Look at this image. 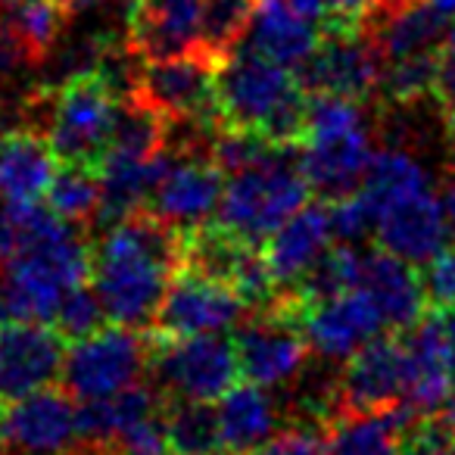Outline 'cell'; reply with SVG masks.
I'll return each instance as SVG.
<instances>
[{"mask_svg":"<svg viewBox=\"0 0 455 455\" xmlns=\"http://www.w3.org/2000/svg\"><path fill=\"white\" fill-rule=\"evenodd\" d=\"M209 455H235V452H221V449H219V452H209Z\"/></svg>","mask_w":455,"mask_h":455,"instance_id":"obj_50","label":"cell"},{"mask_svg":"<svg viewBox=\"0 0 455 455\" xmlns=\"http://www.w3.org/2000/svg\"><path fill=\"white\" fill-rule=\"evenodd\" d=\"M215 418H219L221 449L235 455H253L272 440L281 424L278 403L268 396V387L253 380L231 387L215 403Z\"/></svg>","mask_w":455,"mask_h":455,"instance_id":"obj_27","label":"cell"},{"mask_svg":"<svg viewBox=\"0 0 455 455\" xmlns=\"http://www.w3.org/2000/svg\"><path fill=\"white\" fill-rule=\"evenodd\" d=\"M378 247L411 266H427L449 243V215L434 188L409 190L371 209Z\"/></svg>","mask_w":455,"mask_h":455,"instance_id":"obj_15","label":"cell"},{"mask_svg":"<svg viewBox=\"0 0 455 455\" xmlns=\"http://www.w3.org/2000/svg\"><path fill=\"white\" fill-rule=\"evenodd\" d=\"M181 256V231L144 209L103 228L91 247V281L109 322L134 331L150 328Z\"/></svg>","mask_w":455,"mask_h":455,"instance_id":"obj_1","label":"cell"},{"mask_svg":"<svg viewBox=\"0 0 455 455\" xmlns=\"http://www.w3.org/2000/svg\"><path fill=\"white\" fill-rule=\"evenodd\" d=\"M22 69H35V63L28 60V53L22 51V44L16 41V35L10 32V26L0 20V84H10Z\"/></svg>","mask_w":455,"mask_h":455,"instance_id":"obj_41","label":"cell"},{"mask_svg":"<svg viewBox=\"0 0 455 455\" xmlns=\"http://www.w3.org/2000/svg\"><path fill=\"white\" fill-rule=\"evenodd\" d=\"M434 66L436 53L384 60L378 97L384 103H390V107H415L418 100L434 94Z\"/></svg>","mask_w":455,"mask_h":455,"instance_id":"obj_34","label":"cell"},{"mask_svg":"<svg viewBox=\"0 0 455 455\" xmlns=\"http://www.w3.org/2000/svg\"><path fill=\"white\" fill-rule=\"evenodd\" d=\"M365 32L378 41L384 60H403L436 53L449 32V20L427 0H374Z\"/></svg>","mask_w":455,"mask_h":455,"instance_id":"obj_23","label":"cell"},{"mask_svg":"<svg viewBox=\"0 0 455 455\" xmlns=\"http://www.w3.org/2000/svg\"><path fill=\"white\" fill-rule=\"evenodd\" d=\"M318 41H322V32L315 22L293 10L287 0H259L243 44L275 60L278 66L299 69L315 53Z\"/></svg>","mask_w":455,"mask_h":455,"instance_id":"obj_26","label":"cell"},{"mask_svg":"<svg viewBox=\"0 0 455 455\" xmlns=\"http://www.w3.org/2000/svg\"><path fill=\"white\" fill-rule=\"evenodd\" d=\"M331 241H334V228H331V206L324 203H306L268 237L262 256L281 291V303L293 299L312 266L331 250Z\"/></svg>","mask_w":455,"mask_h":455,"instance_id":"obj_18","label":"cell"},{"mask_svg":"<svg viewBox=\"0 0 455 455\" xmlns=\"http://www.w3.org/2000/svg\"><path fill=\"white\" fill-rule=\"evenodd\" d=\"M434 322H436V331H440L443 349H446L449 362H452V368H455V303L436 306Z\"/></svg>","mask_w":455,"mask_h":455,"instance_id":"obj_43","label":"cell"},{"mask_svg":"<svg viewBox=\"0 0 455 455\" xmlns=\"http://www.w3.org/2000/svg\"><path fill=\"white\" fill-rule=\"evenodd\" d=\"M0 455H7V443H4V434H0Z\"/></svg>","mask_w":455,"mask_h":455,"instance_id":"obj_49","label":"cell"},{"mask_svg":"<svg viewBox=\"0 0 455 455\" xmlns=\"http://www.w3.org/2000/svg\"><path fill=\"white\" fill-rule=\"evenodd\" d=\"M359 287L371 293L374 303L380 306L387 324H390V334H405L424 318V306H427L424 281L418 278L411 262L399 259L387 250H365Z\"/></svg>","mask_w":455,"mask_h":455,"instance_id":"obj_24","label":"cell"},{"mask_svg":"<svg viewBox=\"0 0 455 455\" xmlns=\"http://www.w3.org/2000/svg\"><path fill=\"white\" fill-rule=\"evenodd\" d=\"M200 32L203 0H134L128 7L125 41L147 63L203 51Z\"/></svg>","mask_w":455,"mask_h":455,"instance_id":"obj_20","label":"cell"},{"mask_svg":"<svg viewBox=\"0 0 455 455\" xmlns=\"http://www.w3.org/2000/svg\"><path fill=\"white\" fill-rule=\"evenodd\" d=\"M150 353L153 343L147 331L122 328V324L100 328L97 334L76 340L72 349H66L60 380L78 403L113 396L144 378V371L150 368Z\"/></svg>","mask_w":455,"mask_h":455,"instance_id":"obj_8","label":"cell"},{"mask_svg":"<svg viewBox=\"0 0 455 455\" xmlns=\"http://www.w3.org/2000/svg\"><path fill=\"white\" fill-rule=\"evenodd\" d=\"M309 190L299 169V147H278L262 163L228 175L215 225L247 243H262L306 206Z\"/></svg>","mask_w":455,"mask_h":455,"instance_id":"obj_5","label":"cell"},{"mask_svg":"<svg viewBox=\"0 0 455 455\" xmlns=\"http://www.w3.org/2000/svg\"><path fill=\"white\" fill-rule=\"evenodd\" d=\"M20 219V247L0 275V322H53L69 291L91 275L84 228L60 219L47 203L7 200Z\"/></svg>","mask_w":455,"mask_h":455,"instance_id":"obj_2","label":"cell"},{"mask_svg":"<svg viewBox=\"0 0 455 455\" xmlns=\"http://www.w3.org/2000/svg\"><path fill=\"white\" fill-rule=\"evenodd\" d=\"M331 228H334V241L353 243V247H359L368 235H374L371 206H368L359 190L331 203Z\"/></svg>","mask_w":455,"mask_h":455,"instance_id":"obj_36","label":"cell"},{"mask_svg":"<svg viewBox=\"0 0 455 455\" xmlns=\"http://www.w3.org/2000/svg\"><path fill=\"white\" fill-rule=\"evenodd\" d=\"M446 144H449V153L455 156V109L449 113V122H446Z\"/></svg>","mask_w":455,"mask_h":455,"instance_id":"obj_48","label":"cell"},{"mask_svg":"<svg viewBox=\"0 0 455 455\" xmlns=\"http://www.w3.org/2000/svg\"><path fill=\"white\" fill-rule=\"evenodd\" d=\"M72 10H94V7H103V4H109V0H66Z\"/></svg>","mask_w":455,"mask_h":455,"instance_id":"obj_47","label":"cell"},{"mask_svg":"<svg viewBox=\"0 0 455 455\" xmlns=\"http://www.w3.org/2000/svg\"><path fill=\"white\" fill-rule=\"evenodd\" d=\"M150 368L165 396L196 399V403H219L241 378L235 340H225L221 334H153Z\"/></svg>","mask_w":455,"mask_h":455,"instance_id":"obj_7","label":"cell"},{"mask_svg":"<svg viewBox=\"0 0 455 455\" xmlns=\"http://www.w3.org/2000/svg\"><path fill=\"white\" fill-rule=\"evenodd\" d=\"M371 156V125L362 100L309 94L306 134L299 144V169L309 188L324 200L355 194Z\"/></svg>","mask_w":455,"mask_h":455,"instance_id":"obj_4","label":"cell"},{"mask_svg":"<svg viewBox=\"0 0 455 455\" xmlns=\"http://www.w3.org/2000/svg\"><path fill=\"white\" fill-rule=\"evenodd\" d=\"M0 434L13 452H72L78 440V405L66 387H44L0 409Z\"/></svg>","mask_w":455,"mask_h":455,"instance_id":"obj_16","label":"cell"},{"mask_svg":"<svg viewBox=\"0 0 455 455\" xmlns=\"http://www.w3.org/2000/svg\"><path fill=\"white\" fill-rule=\"evenodd\" d=\"M405 343V396L403 403L415 415H436L455 390V368L443 349L434 315H424L411 331L403 334Z\"/></svg>","mask_w":455,"mask_h":455,"instance_id":"obj_22","label":"cell"},{"mask_svg":"<svg viewBox=\"0 0 455 455\" xmlns=\"http://www.w3.org/2000/svg\"><path fill=\"white\" fill-rule=\"evenodd\" d=\"M380 76H384V53L365 28L324 32L315 53L297 69L306 94H337L362 103L378 97Z\"/></svg>","mask_w":455,"mask_h":455,"instance_id":"obj_10","label":"cell"},{"mask_svg":"<svg viewBox=\"0 0 455 455\" xmlns=\"http://www.w3.org/2000/svg\"><path fill=\"white\" fill-rule=\"evenodd\" d=\"M44 200L60 219L72 221L78 228H91L97 221V212H100V175L88 165L60 163Z\"/></svg>","mask_w":455,"mask_h":455,"instance_id":"obj_32","label":"cell"},{"mask_svg":"<svg viewBox=\"0 0 455 455\" xmlns=\"http://www.w3.org/2000/svg\"><path fill=\"white\" fill-rule=\"evenodd\" d=\"M221 169L209 156H178L150 196V212L165 225L178 228L181 235L203 228L215 215L221 200Z\"/></svg>","mask_w":455,"mask_h":455,"instance_id":"obj_19","label":"cell"},{"mask_svg":"<svg viewBox=\"0 0 455 455\" xmlns=\"http://www.w3.org/2000/svg\"><path fill=\"white\" fill-rule=\"evenodd\" d=\"M215 69L219 63L203 51L150 60L140 72L138 97L159 109L165 119L221 122L219 100H215Z\"/></svg>","mask_w":455,"mask_h":455,"instance_id":"obj_14","label":"cell"},{"mask_svg":"<svg viewBox=\"0 0 455 455\" xmlns=\"http://www.w3.org/2000/svg\"><path fill=\"white\" fill-rule=\"evenodd\" d=\"M427 4L443 16V20H449V22L455 20V0H427Z\"/></svg>","mask_w":455,"mask_h":455,"instance_id":"obj_45","label":"cell"},{"mask_svg":"<svg viewBox=\"0 0 455 455\" xmlns=\"http://www.w3.org/2000/svg\"><path fill=\"white\" fill-rule=\"evenodd\" d=\"M405 396L403 334H380L347 359L337 378V411L387 409Z\"/></svg>","mask_w":455,"mask_h":455,"instance_id":"obj_17","label":"cell"},{"mask_svg":"<svg viewBox=\"0 0 455 455\" xmlns=\"http://www.w3.org/2000/svg\"><path fill=\"white\" fill-rule=\"evenodd\" d=\"M443 209H446V215H449V221L455 225V169L449 172V178L443 181Z\"/></svg>","mask_w":455,"mask_h":455,"instance_id":"obj_44","label":"cell"},{"mask_svg":"<svg viewBox=\"0 0 455 455\" xmlns=\"http://www.w3.org/2000/svg\"><path fill=\"white\" fill-rule=\"evenodd\" d=\"M163 421L172 455H209L221 449L219 418H215L212 403L165 396Z\"/></svg>","mask_w":455,"mask_h":455,"instance_id":"obj_31","label":"cell"},{"mask_svg":"<svg viewBox=\"0 0 455 455\" xmlns=\"http://www.w3.org/2000/svg\"><path fill=\"white\" fill-rule=\"evenodd\" d=\"M107 322H109L107 309H103L97 291H91V287H84V284H78L76 291L66 293L63 303H60V309H57V315H53L57 331L72 343L97 334Z\"/></svg>","mask_w":455,"mask_h":455,"instance_id":"obj_35","label":"cell"},{"mask_svg":"<svg viewBox=\"0 0 455 455\" xmlns=\"http://www.w3.org/2000/svg\"><path fill=\"white\" fill-rule=\"evenodd\" d=\"M284 309L293 312L309 340V349L322 359H349L368 340L390 334V324H387L380 306L362 287H349L328 299L284 306Z\"/></svg>","mask_w":455,"mask_h":455,"instance_id":"obj_9","label":"cell"},{"mask_svg":"<svg viewBox=\"0 0 455 455\" xmlns=\"http://www.w3.org/2000/svg\"><path fill=\"white\" fill-rule=\"evenodd\" d=\"M259 0H203V53L221 63L243 44Z\"/></svg>","mask_w":455,"mask_h":455,"instance_id":"obj_33","label":"cell"},{"mask_svg":"<svg viewBox=\"0 0 455 455\" xmlns=\"http://www.w3.org/2000/svg\"><path fill=\"white\" fill-rule=\"evenodd\" d=\"M241 374L259 387H284L299 378L309 355V340L291 309L256 312L235 334Z\"/></svg>","mask_w":455,"mask_h":455,"instance_id":"obj_12","label":"cell"},{"mask_svg":"<svg viewBox=\"0 0 455 455\" xmlns=\"http://www.w3.org/2000/svg\"><path fill=\"white\" fill-rule=\"evenodd\" d=\"M169 119L140 97L119 100L113 132H109L107 156L103 159H150L165 150Z\"/></svg>","mask_w":455,"mask_h":455,"instance_id":"obj_30","label":"cell"},{"mask_svg":"<svg viewBox=\"0 0 455 455\" xmlns=\"http://www.w3.org/2000/svg\"><path fill=\"white\" fill-rule=\"evenodd\" d=\"M421 415L405 403L365 411H334L322 427L331 455H403L409 430Z\"/></svg>","mask_w":455,"mask_h":455,"instance_id":"obj_21","label":"cell"},{"mask_svg":"<svg viewBox=\"0 0 455 455\" xmlns=\"http://www.w3.org/2000/svg\"><path fill=\"white\" fill-rule=\"evenodd\" d=\"M215 100L221 125L259 132L272 144L299 147L306 134V97L293 69L241 44L215 69Z\"/></svg>","mask_w":455,"mask_h":455,"instance_id":"obj_3","label":"cell"},{"mask_svg":"<svg viewBox=\"0 0 455 455\" xmlns=\"http://www.w3.org/2000/svg\"><path fill=\"white\" fill-rule=\"evenodd\" d=\"M247 303L241 293L225 281L178 268L169 291L163 297L153 334L156 337H196V334H225L237 328L247 315Z\"/></svg>","mask_w":455,"mask_h":455,"instance_id":"obj_11","label":"cell"},{"mask_svg":"<svg viewBox=\"0 0 455 455\" xmlns=\"http://www.w3.org/2000/svg\"><path fill=\"white\" fill-rule=\"evenodd\" d=\"M32 109L41 119L32 132L44 134L60 163L100 169L119 100L97 72L38 91Z\"/></svg>","mask_w":455,"mask_h":455,"instance_id":"obj_6","label":"cell"},{"mask_svg":"<svg viewBox=\"0 0 455 455\" xmlns=\"http://www.w3.org/2000/svg\"><path fill=\"white\" fill-rule=\"evenodd\" d=\"M107 455H172L169 434H165L163 411L144 421L132 424L119 440L109 446Z\"/></svg>","mask_w":455,"mask_h":455,"instance_id":"obj_37","label":"cell"},{"mask_svg":"<svg viewBox=\"0 0 455 455\" xmlns=\"http://www.w3.org/2000/svg\"><path fill=\"white\" fill-rule=\"evenodd\" d=\"M446 455H455V443H452V446H449V452Z\"/></svg>","mask_w":455,"mask_h":455,"instance_id":"obj_51","label":"cell"},{"mask_svg":"<svg viewBox=\"0 0 455 455\" xmlns=\"http://www.w3.org/2000/svg\"><path fill=\"white\" fill-rule=\"evenodd\" d=\"M0 20L22 44L35 66L47 63L72 20L66 0H0Z\"/></svg>","mask_w":455,"mask_h":455,"instance_id":"obj_29","label":"cell"},{"mask_svg":"<svg viewBox=\"0 0 455 455\" xmlns=\"http://www.w3.org/2000/svg\"><path fill=\"white\" fill-rule=\"evenodd\" d=\"M440 418L452 427V434H455V390H452V396L446 399V405L440 409Z\"/></svg>","mask_w":455,"mask_h":455,"instance_id":"obj_46","label":"cell"},{"mask_svg":"<svg viewBox=\"0 0 455 455\" xmlns=\"http://www.w3.org/2000/svg\"><path fill=\"white\" fill-rule=\"evenodd\" d=\"M57 169L60 159L44 134L32 132V128L0 134V196L4 200L44 196Z\"/></svg>","mask_w":455,"mask_h":455,"instance_id":"obj_28","label":"cell"},{"mask_svg":"<svg viewBox=\"0 0 455 455\" xmlns=\"http://www.w3.org/2000/svg\"><path fill=\"white\" fill-rule=\"evenodd\" d=\"M165 405V393L144 380L125 387L103 399H88L78 405V440L84 449L107 455L109 446L125 434L132 424L159 415Z\"/></svg>","mask_w":455,"mask_h":455,"instance_id":"obj_25","label":"cell"},{"mask_svg":"<svg viewBox=\"0 0 455 455\" xmlns=\"http://www.w3.org/2000/svg\"><path fill=\"white\" fill-rule=\"evenodd\" d=\"M403 455H421V452H405V449H403Z\"/></svg>","mask_w":455,"mask_h":455,"instance_id":"obj_52","label":"cell"},{"mask_svg":"<svg viewBox=\"0 0 455 455\" xmlns=\"http://www.w3.org/2000/svg\"><path fill=\"white\" fill-rule=\"evenodd\" d=\"M253 455H331L324 434L312 427H293L287 434H278L266 443L262 449H256Z\"/></svg>","mask_w":455,"mask_h":455,"instance_id":"obj_40","label":"cell"},{"mask_svg":"<svg viewBox=\"0 0 455 455\" xmlns=\"http://www.w3.org/2000/svg\"><path fill=\"white\" fill-rule=\"evenodd\" d=\"M424 293L427 303L449 306L455 303V243H446L434 259L424 266Z\"/></svg>","mask_w":455,"mask_h":455,"instance_id":"obj_38","label":"cell"},{"mask_svg":"<svg viewBox=\"0 0 455 455\" xmlns=\"http://www.w3.org/2000/svg\"><path fill=\"white\" fill-rule=\"evenodd\" d=\"M16 247H20V219H16L13 206L4 203L0 206V272L13 259Z\"/></svg>","mask_w":455,"mask_h":455,"instance_id":"obj_42","label":"cell"},{"mask_svg":"<svg viewBox=\"0 0 455 455\" xmlns=\"http://www.w3.org/2000/svg\"><path fill=\"white\" fill-rule=\"evenodd\" d=\"M436 107L443 113H452L455 109V26L446 32L443 44L436 47V66H434V94Z\"/></svg>","mask_w":455,"mask_h":455,"instance_id":"obj_39","label":"cell"},{"mask_svg":"<svg viewBox=\"0 0 455 455\" xmlns=\"http://www.w3.org/2000/svg\"><path fill=\"white\" fill-rule=\"evenodd\" d=\"M66 337L47 322H0V409L53 387L63 374Z\"/></svg>","mask_w":455,"mask_h":455,"instance_id":"obj_13","label":"cell"}]
</instances>
